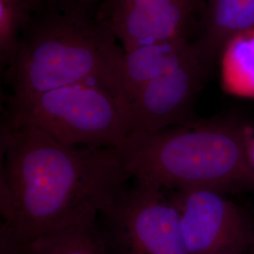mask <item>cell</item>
Returning <instances> with one entry per match:
<instances>
[{
  "instance_id": "obj_3",
  "label": "cell",
  "mask_w": 254,
  "mask_h": 254,
  "mask_svg": "<svg viewBox=\"0 0 254 254\" xmlns=\"http://www.w3.org/2000/svg\"><path fill=\"white\" fill-rule=\"evenodd\" d=\"M124 52L96 16L44 8L1 74L13 96L88 82L116 93V70Z\"/></svg>"
},
{
  "instance_id": "obj_9",
  "label": "cell",
  "mask_w": 254,
  "mask_h": 254,
  "mask_svg": "<svg viewBox=\"0 0 254 254\" xmlns=\"http://www.w3.org/2000/svg\"><path fill=\"white\" fill-rule=\"evenodd\" d=\"M194 50L193 42L177 40L125 51L117 66L115 89L127 110L130 101L144 86L181 64Z\"/></svg>"
},
{
  "instance_id": "obj_12",
  "label": "cell",
  "mask_w": 254,
  "mask_h": 254,
  "mask_svg": "<svg viewBox=\"0 0 254 254\" xmlns=\"http://www.w3.org/2000/svg\"><path fill=\"white\" fill-rule=\"evenodd\" d=\"M220 60L224 91L239 97L254 98V28L230 40Z\"/></svg>"
},
{
  "instance_id": "obj_15",
  "label": "cell",
  "mask_w": 254,
  "mask_h": 254,
  "mask_svg": "<svg viewBox=\"0 0 254 254\" xmlns=\"http://www.w3.org/2000/svg\"><path fill=\"white\" fill-rule=\"evenodd\" d=\"M243 136L246 158L248 165L254 175V126L245 123Z\"/></svg>"
},
{
  "instance_id": "obj_11",
  "label": "cell",
  "mask_w": 254,
  "mask_h": 254,
  "mask_svg": "<svg viewBox=\"0 0 254 254\" xmlns=\"http://www.w3.org/2000/svg\"><path fill=\"white\" fill-rule=\"evenodd\" d=\"M1 254H109L96 218L38 236L25 243L0 249Z\"/></svg>"
},
{
  "instance_id": "obj_6",
  "label": "cell",
  "mask_w": 254,
  "mask_h": 254,
  "mask_svg": "<svg viewBox=\"0 0 254 254\" xmlns=\"http://www.w3.org/2000/svg\"><path fill=\"white\" fill-rule=\"evenodd\" d=\"M206 0H103L96 19L125 51L199 34Z\"/></svg>"
},
{
  "instance_id": "obj_4",
  "label": "cell",
  "mask_w": 254,
  "mask_h": 254,
  "mask_svg": "<svg viewBox=\"0 0 254 254\" xmlns=\"http://www.w3.org/2000/svg\"><path fill=\"white\" fill-rule=\"evenodd\" d=\"M3 119L36 127L69 147L120 150L129 135L127 110L99 83H78L27 96L3 97Z\"/></svg>"
},
{
  "instance_id": "obj_16",
  "label": "cell",
  "mask_w": 254,
  "mask_h": 254,
  "mask_svg": "<svg viewBox=\"0 0 254 254\" xmlns=\"http://www.w3.org/2000/svg\"><path fill=\"white\" fill-rule=\"evenodd\" d=\"M252 254H254V232L253 239H252Z\"/></svg>"
},
{
  "instance_id": "obj_8",
  "label": "cell",
  "mask_w": 254,
  "mask_h": 254,
  "mask_svg": "<svg viewBox=\"0 0 254 254\" xmlns=\"http://www.w3.org/2000/svg\"><path fill=\"white\" fill-rule=\"evenodd\" d=\"M212 70L195 49L181 64L149 82L127 106L129 135L152 133L194 120L195 101Z\"/></svg>"
},
{
  "instance_id": "obj_1",
  "label": "cell",
  "mask_w": 254,
  "mask_h": 254,
  "mask_svg": "<svg viewBox=\"0 0 254 254\" xmlns=\"http://www.w3.org/2000/svg\"><path fill=\"white\" fill-rule=\"evenodd\" d=\"M0 249L97 218L130 177L119 150L65 146L2 120Z\"/></svg>"
},
{
  "instance_id": "obj_10",
  "label": "cell",
  "mask_w": 254,
  "mask_h": 254,
  "mask_svg": "<svg viewBox=\"0 0 254 254\" xmlns=\"http://www.w3.org/2000/svg\"><path fill=\"white\" fill-rule=\"evenodd\" d=\"M254 28V0H206L201 27L193 45L211 69L230 40Z\"/></svg>"
},
{
  "instance_id": "obj_7",
  "label": "cell",
  "mask_w": 254,
  "mask_h": 254,
  "mask_svg": "<svg viewBox=\"0 0 254 254\" xmlns=\"http://www.w3.org/2000/svg\"><path fill=\"white\" fill-rule=\"evenodd\" d=\"M179 212L190 254H243L252 243L244 213L220 191L209 189L168 190Z\"/></svg>"
},
{
  "instance_id": "obj_14",
  "label": "cell",
  "mask_w": 254,
  "mask_h": 254,
  "mask_svg": "<svg viewBox=\"0 0 254 254\" xmlns=\"http://www.w3.org/2000/svg\"><path fill=\"white\" fill-rule=\"evenodd\" d=\"M46 9L95 16L103 0H43Z\"/></svg>"
},
{
  "instance_id": "obj_2",
  "label": "cell",
  "mask_w": 254,
  "mask_h": 254,
  "mask_svg": "<svg viewBox=\"0 0 254 254\" xmlns=\"http://www.w3.org/2000/svg\"><path fill=\"white\" fill-rule=\"evenodd\" d=\"M245 123L230 116L192 120L152 133L131 134L119 150L130 177L168 190L254 188L246 158Z\"/></svg>"
},
{
  "instance_id": "obj_13",
  "label": "cell",
  "mask_w": 254,
  "mask_h": 254,
  "mask_svg": "<svg viewBox=\"0 0 254 254\" xmlns=\"http://www.w3.org/2000/svg\"><path fill=\"white\" fill-rule=\"evenodd\" d=\"M43 0H0V69L13 59L23 35L44 9Z\"/></svg>"
},
{
  "instance_id": "obj_5",
  "label": "cell",
  "mask_w": 254,
  "mask_h": 254,
  "mask_svg": "<svg viewBox=\"0 0 254 254\" xmlns=\"http://www.w3.org/2000/svg\"><path fill=\"white\" fill-rule=\"evenodd\" d=\"M103 218L104 243L110 254H190L179 212L167 190L135 179Z\"/></svg>"
}]
</instances>
